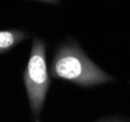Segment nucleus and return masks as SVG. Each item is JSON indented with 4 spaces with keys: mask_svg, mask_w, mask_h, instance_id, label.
I'll list each match as a JSON object with an SVG mask.
<instances>
[{
    "mask_svg": "<svg viewBox=\"0 0 130 122\" xmlns=\"http://www.w3.org/2000/svg\"><path fill=\"white\" fill-rule=\"evenodd\" d=\"M23 78L32 115L38 117L45 103L51 80L46 64V44L37 37L32 40L31 51Z\"/></svg>",
    "mask_w": 130,
    "mask_h": 122,
    "instance_id": "nucleus-2",
    "label": "nucleus"
},
{
    "mask_svg": "<svg viewBox=\"0 0 130 122\" xmlns=\"http://www.w3.org/2000/svg\"><path fill=\"white\" fill-rule=\"evenodd\" d=\"M36 1H42V2H46V3H52V4H57L59 0H36Z\"/></svg>",
    "mask_w": 130,
    "mask_h": 122,
    "instance_id": "nucleus-4",
    "label": "nucleus"
},
{
    "mask_svg": "<svg viewBox=\"0 0 130 122\" xmlns=\"http://www.w3.org/2000/svg\"><path fill=\"white\" fill-rule=\"evenodd\" d=\"M50 74L54 78L84 87L113 80V77L98 67L75 42H67L59 47L51 63Z\"/></svg>",
    "mask_w": 130,
    "mask_h": 122,
    "instance_id": "nucleus-1",
    "label": "nucleus"
},
{
    "mask_svg": "<svg viewBox=\"0 0 130 122\" xmlns=\"http://www.w3.org/2000/svg\"><path fill=\"white\" fill-rule=\"evenodd\" d=\"M29 37V34L20 29L0 30V54L6 53Z\"/></svg>",
    "mask_w": 130,
    "mask_h": 122,
    "instance_id": "nucleus-3",
    "label": "nucleus"
}]
</instances>
